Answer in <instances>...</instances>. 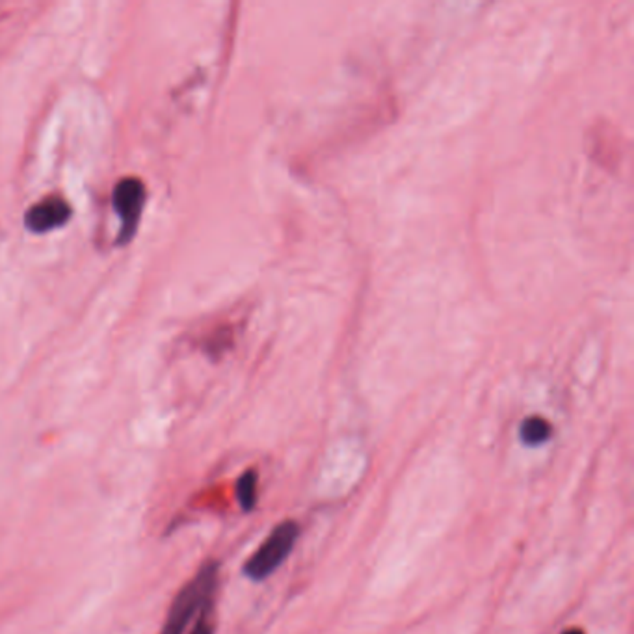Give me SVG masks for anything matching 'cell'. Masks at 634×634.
<instances>
[{
    "instance_id": "cell-6",
    "label": "cell",
    "mask_w": 634,
    "mask_h": 634,
    "mask_svg": "<svg viewBox=\"0 0 634 634\" xmlns=\"http://www.w3.org/2000/svg\"><path fill=\"white\" fill-rule=\"evenodd\" d=\"M257 482H259V476L256 471H251V469L246 471L237 482V499H239V504L244 512H251L253 508H256Z\"/></svg>"
},
{
    "instance_id": "cell-5",
    "label": "cell",
    "mask_w": 634,
    "mask_h": 634,
    "mask_svg": "<svg viewBox=\"0 0 634 634\" xmlns=\"http://www.w3.org/2000/svg\"><path fill=\"white\" fill-rule=\"evenodd\" d=\"M552 436V426L543 417H528L521 422L519 438L526 447H540L547 443Z\"/></svg>"
},
{
    "instance_id": "cell-8",
    "label": "cell",
    "mask_w": 634,
    "mask_h": 634,
    "mask_svg": "<svg viewBox=\"0 0 634 634\" xmlns=\"http://www.w3.org/2000/svg\"><path fill=\"white\" fill-rule=\"evenodd\" d=\"M564 634H585V630H580V629H568Z\"/></svg>"
},
{
    "instance_id": "cell-7",
    "label": "cell",
    "mask_w": 634,
    "mask_h": 634,
    "mask_svg": "<svg viewBox=\"0 0 634 634\" xmlns=\"http://www.w3.org/2000/svg\"><path fill=\"white\" fill-rule=\"evenodd\" d=\"M209 611H211V608H207V611L197 618V621H195V625H194L190 634H214V627L211 623Z\"/></svg>"
},
{
    "instance_id": "cell-2",
    "label": "cell",
    "mask_w": 634,
    "mask_h": 634,
    "mask_svg": "<svg viewBox=\"0 0 634 634\" xmlns=\"http://www.w3.org/2000/svg\"><path fill=\"white\" fill-rule=\"evenodd\" d=\"M300 538V526L296 521L279 523L272 534L263 542V545L251 554L244 564V575L251 580L261 582L268 578L279 566H282Z\"/></svg>"
},
{
    "instance_id": "cell-1",
    "label": "cell",
    "mask_w": 634,
    "mask_h": 634,
    "mask_svg": "<svg viewBox=\"0 0 634 634\" xmlns=\"http://www.w3.org/2000/svg\"><path fill=\"white\" fill-rule=\"evenodd\" d=\"M216 586L218 564L207 562L175 595L159 634H185L194 620L211 608Z\"/></svg>"
},
{
    "instance_id": "cell-3",
    "label": "cell",
    "mask_w": 634,
    "mask_h": 634,
    "mask_svg": "<svg viewBox=\"0 0 634 634\" xmlns=\"http://www.w3.org/2000/svg\"><path fill=\"white\" fill-rule=\"evenodd\" d=\"M112 201H114V209L121 216V223H123V233L119 235V239L129 240L136 231V223L145 201V187L140 179L126 177V179H121L116 185Z\"/></svg>"
},
{
    "instance_id": "cell-4",
    "label": "cell",
    "mask_w": 634,
    "mask_h": 634,
    "mask_svg": "<svg viewBox=\"0 0 634 634\" xmlns=\"http://www.w3.org/2000/svg\"><path fill=\"white\" fill-rule=\"evenodd\" d=\"M71 218L69 203L60 195H48L36 203L27 213V227L36 233H45L64 225Z\"/></svg>"
}]
</instances>
